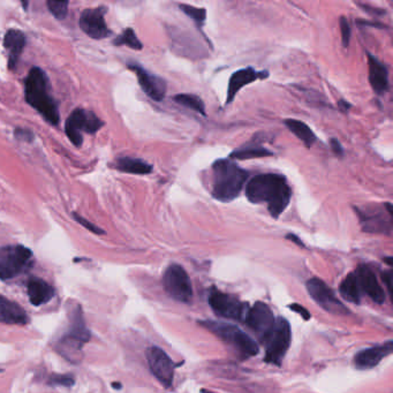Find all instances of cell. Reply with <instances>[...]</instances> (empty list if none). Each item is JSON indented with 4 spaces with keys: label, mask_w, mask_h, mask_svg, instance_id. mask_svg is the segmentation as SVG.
I'll return each mask as SVG.
<instances>
[{
    "label": "cell",
    "mask_w": 393,
    "mask_h": 393,
    "mask_svg": "<svg viewBox=\"0 0 393 393\" xmlns=\"http://www.w3.org/2000/svg\"><path fill=\"white\" fill-rule=\"evenodd\" d=\"M246 196L251 203H266L272 218H278L291 202L292 190L284 175L263 173L246 185Z\"/></svg>",
    "instance_id": "1"
},
{
    "label": "cell",
    "mask_w": 393,
    "mask_h": 393,
    "mask_svg": "<svg viewBox=\"0 0 393 393\" xmlns=\"http://www.w3.org/2000/svg\"><path fill=\"white\" fill-rule=\"evenodd\" d=\"M26 101L36 110L49 124L57 126L60 121L58 104L50 94V84L43 69L33 67L30 69L25 84Z\"/></svg>",
    "instance_id": "2"
},
{
    "label": "cell",
    "mask_w": 393,
    "mask_h": 393,
    "mask_svg": "<svg viewBox=\"0 0 393 393\" xmlns=\"http://www.w3.org/2000/svg\"><path fill=\"white\" fill-rule=\"evenodd\" d=\"M248 172L233 160H219L212 165V196L220 202L236 200L247 182Z\"/></svg>",
    "instance_id": "3"
},
{
    "label": "cell",
    "mask_w": 393,
    "mask_h": 393,
    "mask_svg": "<svg viewBox=\"0 0 393 393\" xmlns=\"http://www.w3.org/2000/svg\"><path fill=\"white\" fill-rule=\"evenodd\" d=\"M201 325H204V328L210 330L219 339H222L223 342L234 348L242 359L255 357L259 353V346L255 340H253L247 333H244L236 325L212 320L201 322Z\"/></svg>",
    "instance_id": "4"
},
{
    "label": "cell",
    "mask_w": 393,
    "mask_h": 393,
    "mask_svg": "<svg viewBox=\"0 0 393 393\" xmlns=\"http://www.w3.org/2000/svg\"><path fill=\"white\" fill-rule=\"evenodd\" d=\"M33 251L22 244L0 247V279L10 281L33 266Z\"/></svg>",
    "instance_id": "5"
},
{
    "label": "cell",
    "mask_w": 393,
    "mask_h": 393,
    "mask_svg": "<svg viewBox=\"0 0 393 393\" xmlns=\"http://www.w3.org/2000/svg\"><path fill=\"white\" fill-rule=\"evenodd\" d=\"M362 229L368 233L386 234L392 232V204L388 202L384 207L379 205L355 207Z\"/></svg>",
    "instance_id": "6"
},
{
    "label": "cell",
    "mask_w": 393,
    "mask_h": 393,
    "mask_svg": "<svg viewBox=\"0 0 393 393\" xmlns=\"http://www.w3.org/2000/svg\"><path fill=\"white\" fill-rule=\"evenodd\" d=\"M103 121L95 113L84 109L74 110L66 121L65 133L75 147L82 146L84 133L95 134L103 126Z\"/></svg>",
    "instance_id": "7"
},
{
    "label": "cell",
    "mask_w": 393,
    "mask_h": 393,
    "mask_svg": "<svg viewBox=\"0 0 393 393\" xmlns=\"http://www.w3.org/2000/svg\"><path fill=\"white\" fill-rule=\"evenodd\" d=\"M291 327L284 317L276 320L272 332L266 339V362L281 366L291 345Z\"/></svg>",
    "instance_id": "8"
},
{
    "label": "cell",
    "mask_w": 393,
    "mask_h": 393,
    "mask_svg": "<svg viewBox=\"0 0 393 393\" xmlns=\"http://www.w3.org/2000/svg\"><path fill=\"white\" fill-rule=\"evenodd\" d=\"M165 291L175 301L190 303L193 299V288L186 270L179 264H171L163 277Z\"/></svg>",
    "instance_id": "9"
},
{
    "label": "cell",
    "mask_w": 393,
    "mask_h": 393,
    "mask_svg": "<svg viewBox=\"0 0 393 393\" xmlns=\"http://www.w3.org/2000/svg\"><path fill=\"white\" fill-rule=\"evenodd\" d=\"M307 291L314 301L325 312L338 316H346L347 314H350L345 305L335 296L331 288L320 278H312L307 281Z\"/></svg>",
    "instance_id": "10"
},
{
    "label": "cell",
    "mask_w": 393,
    "mask_h": 393,
    "mask_svg": "<svg viewBox=\"0 0 393 393\" xmlns=\"http://www.w3.org/2000/svg\"><path fill=\"white\" fill-rule=\"evenodd\" d=\"M244 322L251 331L255 332L261 342H266L275 328L276 318L268 305L256 303L251 309H248Z\"/></svg>",
    "instance_id": "11"
},
{
    "label": "cell",
    "mask_w": 393,
    "mask_h": 393,
    "mask_svg": "<svg viewBox=\"0 0 393 393\" xmlns=\"http://www.w3.org/2000/svg\"><path fill=\"white\" fill-rule=\"evenodd\" d=\"M209 305L217 316L229 320H244L248 307L233 295L226 294L220 291L212 292L209 296Z\"/></svg>",
    "instance_id": "12"
},
{
    "label": "cell",
    "mask_w": 393,
    "mask_h": 393,
    "mask_svg": "<svg viewBox=\"0 0 393 393\" xmlns=\"http://www.w3.org/2000/svg\"><path fill=\"white\" fill-rule=\"evenodd\" d=\"M147 360L150 372H153L157 381L165 388H171L175 379V366L166 352L157 346H153L147 351Z\"/></svg>",
    "instance_id": "13"
},
{
    "label": "cell",
    "mask_w": 393,
    "mask_h": 393,
    "mask_svg": "<svg viewBox=\"0 0 393 393\" xmlns=\"http://www.w3.org/2000/svg\"><path fill=\"white\" fill-rule=\"evenodd\" d=\"M107 8L99 6L95 8H87L80 15V28L84 33L94 40H103L111 35L105 21Z\"/></svg>",
    "instance_id": "14"
},
{
    "label": "cell",
    "mask_w": 393,
    "mask_h": 393,
    "mask_svg": "<svg viewBox=\"0 0 393 393\" xmlns=\"http://www.w3.org/2000/svg\"><path fill=\"white\" fill-rule=\"evenodd\" d=\"M128 68L131 69L136 74L138 84L142 88V90L148 97L156 102H162L165 99L166 82L162 77L150 73L149 71H147L146 68H143L142 66L135 62H128Z\"/></svg>",
    "instance_id": "15"
},
{
    "label": "cell",
    "mask_w": 393,
    "mask_h": 393,
    "mask_svg": "<svg viewBox=\"0 0 393 393\" xmlns=\"http://www.w3.org/2000/svg\"><path fill=\"white\" fill-rule=\"evenodd\" d=\"M268 77H269V72L256 71L253 67L239 69L237 72H234L232 77H229L227 96H226V105H229L231 103L233 102L234 97L244 86H248L251 82H255L257 80H264Z\"/></svg>",
    "instance_id": "16"
},
{
    "label": "cell",
    "mask_w": 393,
    "mask_h": 393,
    "mask_svg": "<svg viewBox=\"0 0 393 393\" xmlns=\"http://www.w3.org/2000/svg\"><path fill=\"white\" fill-rule=\"evenodd\" d=\"M357 277V281L360 284L362 294H367L372 301L379 305L385 303V292L379 284V279L375 272L368 266H361L354 271Z\"/></svg>",
    "instance_id": "17"
},
{
    "label": "cell",
    "mask_w": 393,
    "mask_h": 393,
    "mask_svg": "<svg viewBox=\"0 0 393 393\" xmlns=\"http://www.w3.org/2000/svg\"><path fill=\"white\" fill-rule=\"evenodd\" d=\"M392 340L383 345L372 346L366 350H362L354 357V366L360 370H368L377 367L384 357H389L392 353Z\"/></svg>",
    "instance_id": "18"
},
{
    "label": "cell",
    "mask_w": 393,
    "mask_h": 393,
    "mask_svg": "<svg viewBox=\"0 0 393 393\" xmlns=\"http://www.w3.org/2000/svg\"><path fill=\"white\" fill-rule=\"evenodd\" d=\"M369 64V82L372 90L379 96L384 95L389 89V71L383 62H379L375 55L368 53Z\"/></svg>",
    "instance_id": "19"
},
{
    "label": "cell",
    "mask_w": 393,
    "mask_h": 393,
    "mask_svg": "<svg viewBox=\"0 0 393 393\" xmlns=\"http://www.w3.org/2000/svg\"><path fill=\"white\" fill-rule=\"evenodd\" d=\"M29 322L26 310L20 305L0 294V323L25 325Z\"/></svg>",
    "instance_id": "20"
},
{
    "label": "cell",
    "mask_w": 393,
    "mask_h": 393,
    "mask_svg": "<svg viewBox=\"0 0 393 393\" xmlns=\"http://www.w3.org/2000/svg\"><path fill=\"white\" fill-rule=\"evenodd\" d=\"M27 293L29 296V301L33 306L40 307L44 303H49L55 296V288L47 281L31 277L27 284Z\"/></svg>",
    "instance_id": "21"
},
{
    "label": "cell",
    "mask_w": 393,
    "mask_h": 393,
    "mask_svg": "<svg viewBox=\"0 0 393 393\" xmlns=\"http://www.w3.org/2000/svg\"><path fill=\"white\" fill-rule=\"evenodd\" d=\"M69 330L66 337L77 340L84 345L86 342L90 340V332L86 327L84 313L79 305H75L73 308H71L69 312Z\"/></svg>",
    "instance_id": "22"
},
{
    "label": "cell",
    "mask_w": 393,
    "mask_h": 393,
    "mask_svg": "<svg viewBox=\"0 0 393 393\" xmlns=\"http://www.w3.org/2000/svg\"><path fill=\"white\" fill-rule=\"evenodd\" d=\"M26 45V35L21 30L10 29L4 37V47L8 55V67L14 69Z\"/></svg>",
    "instance_id": "23"
},
{
    "label": "cell",
    "mask_w": 393,
    "mask_h": 393,
    "mask_svg": "<svg viewBox=\"0 0 393 393\" xmlns=\"http://www.w3.org/2000/svg\"><path fill=\"white\" fill-rule=\"evenodd\" d=\"M113 168L118 171L131 175H149L153 172V165L148 164L147 162L133 157H121L116 160Z\"/></svg>",
    "instance_id": "24"
},
{
    "label": "cell",
    "mask_w": 393,
    "mask_h": 393,
    "mask_svg": "<svg viewBox=\"0 0 393 393\" xmlns=\"http://www.w3.org/2000/svg\"><path fill=\"white\" fill-rule=\"evenodd\" d=\"M339 292H340L342 298L347 300L348 303H361L362 291H361L360 284H359L355 272L350 273L348 276L346 277L345 279L342 281V285H340Z\"/></svg>",
    "instance_id": "25"
},
{
    "label": "cell",
    "mask_w": 393,
    "mask_h": 393,
    "mask_svg": "<svg viewBox=\"0 0 393 393\" xmlns=\"http://www.w3.org/2000/svg\"><path fill=\"white\" fill-rule=\"evenodd\" d=\"M285 125L299 140H301L305 143L307 148L313 147L314 143L316 142V135L312 131V128L308 125L305 124L303 121H296V119H286Z\"/></svg>",
    "instance_id": "26"
},
{
    "label": "cell",
    "mask_w": 393,
    "mask_h": 393,
    "mask_svg": "<svg viewBox=\"0 0 393 393\" xmlns=\"http://www.w3.org/2000/svg\"><path fill=\"white\" fill-rule=\"evenodd\" d=\"M272 156V153L269 150L259 146H248L246 148L236 150L234 153H231L229 160H253V158H262V157Z\"/></svg>",
    "instance_id": "27"
},
{
    "label": "cell",
    "mask_w": 393,
    "mask_h": 393,
    "mask_svg": "<svg viewBox=\"0 0 393 393\" xmlns=\"http://www.w3.org/2000/svg\"><path fill=\"white\" fill-rule=\"evenodd\" d=\"M175 102L179 105L185 106L188 109L194 110L195 112L201 113L205 116V105H204L203 101L195 95H190V94H179L175 96Z\"/></svg>",
    "instance_id": "28"
},
{
    "label": "cell",
    "mask_w": 393,
    "mask_h": 393,
    "mask_svg": "<svg viewBox=\"0 0 393 393\" xmlns=\"http://www.w3.org/2000/svg\"><path fill=\"white\" fill-rule=\"evenodd\" d=\"M114 45H127L128 48L133 49V50H142L143 45L141 40H138L136 34L131 28H127L124 30V33L119 35V36L113 40Z\"/></svg>",
    "instance_id": "29"
},
{
    "label": "cell",
    "mask_w": 393,
    "mask_h": 393,
    "mask_svg": "<svg viewBox=\"0 0 393 393\" xmlns=\"http://www.w3.org/2000/svg\"><path fill=\"white\" fill-rule=\"evenodd\" d=\"M179 8L187 16H190L192 20H193L195 23H196L197 27H202L204 25V22L207 20V11L205 8H195V6H192V5L180 4Z\"/></svg>",
    "instance_id": "30"
},
{
    "label": "cell",
    "mask_w": 393,
    "mask_h": 393,
    "mask_svg": "<svg viewBox=\"0 0 393 393\" xmlns=\"http://www.w3.org/2000/svg\"><path fill=\"white\" fill-rule=\"evenodd\" d=\"M49 10L51 12V14L58 20H64L68 12V3L67 1H53V0H49L48 3Z\"/></svg>",
    "instance_id": "31"
},
{
    "label": "cell",
    "mask_w": 393,
    "mask_h": 393,
    "mask_svg": "<svg viewBox=\"0 0 393 393\" xmlns=\"http://www.w3.org/2000/svg\"><path fill=\"white\" fill-rule=\"evenodd\" d=\"M339 26H340V31H342V45H344V48H348V45H350L351 34H352L350 22H348V20H347L345 16H342L340 21H339Z\"/></svg>",
    "instance_id": "32"
},
{
    "label": "cell",
    "mask_w": 393,
    "mask_h": 393,
    "mask_svg": "<svg viewBox=\"0 0 393 393\" xmlns=\"http://www.w3.org/2000/svg\"><path fill=\"white\" fill-rule=\"evenodd\" d=\"M49 382L52 385H57V386H67V388H71V386L74 385V381L73 376L71 375H60V374H55V375H52L49 379Z\"/></svg>",
    "instance_id": "33"
},
{
    "label": "cell",
    "mask_w": 393,
    "mask_h": 393,
    "mask_svg": "<svg viewBox=\"0 0 393 393\" xmlns=\"http://www.w3.org/2000/svg\"><path fill=\"white\" fill-rule=\"evenodd\" d=\"M73 217L74 219H75V220H77V222L79 223V224H80V225L84 226V227H86V229H87L88 231H90V232H92V233L95 234L105 233V232H104V229H99V227H97V226L94 225V224H91V223L89 222V220H87V219L84 218V217H81L80 215H77V212H73Z\"/></svg>",
    "instance_id": "34"
},
{
    "label": "cell",
    "mask_w": 393,
    "mask_h": 393,
    "mask_svg": "<svg viewBox=\"0 0 393 393\" xmlns=\"http://www.w3.org/2000/svg\"><path fill=\"white\" fill-rule=\"evenodd\" d=\"M14 134L15 138L22 142H33L34 138H35L33 131L25 129V128H16Z\"/></svg>",
    "instance_id": "35"
},
{
    "label": "cell",
    "mask_w": 393,
    "mask_h": 393,
    "mask_svg": "<svg viewBox=\"0 0 393 393\" xmlns=\"http://www.w3.org/2000/svg\"><path fill=\"white\" fill-rule=\"evenodd\" d=\"M290 308H291L292 312L299 314L305 320H310V317H312L309 312H308L305 307L300 306L298 303H293V305L290 306Z\"/></svg>",
    "instance_id": "36"
},
{
    "label": "cell",
    "mask_w": 393,
    "mask_h": 393,
    "mask_svg": "<svg viewBox=\"0 0 393 393\" xmlns=\"http://www.w3.org/2000/svg\"><path fill=\"white\" fill-rule=\"evenodd\" d=\"M383 281H385L386 288H388V291H389L390 294H392V286H391V283H392V271H386V272L383 273Z\"/></svg>",
    "instance_id": "37"
},
{
    "label": "cell",
    "mask_w": 393,
    "mask_h": 393,
    "mask_svg": "<svg viewBox=\"0 0 393 393\" xmlns=\"http://www.w3.org/2000/svg\"><path fill=\"white\" fill-rule=\"evenodd\" d=\"M331 148L333 151H335V155L338 156H344V149H342V144L339 141H337L335 138H332L331 140Z\"/></svg>",
    "instance_id": "38"
},
{
    "label": "cell",
    "mask_w": 393,
    "mask_h": 393,
    "mask_svg": "<svg viewBox=\"0 0 393 393\" xmlns=\"http://www.w3.org/2000/svg\"><path fill=\"white\" fill-rule=\"evenodd\" d=\"M288 239H291L292 241H293V242H295V244H298L299 246H303V241H300L299 240V238L295 237L294 234H288Z\"/></svg>",
    "instance_id": "39"
},
{
    "label": "cell",
    "mask_w": 393,
    "mask_h": 393,
    "mask_svg": "<svg viewBox=\"0 0 393 393\" xmlns=\"http://www.w3.org/2000/svg\"><path fill=\"white\" fill-rule=\"evenodd\" d=\"M112 388H114V389H121V384H117V383H112Z\"/></svg>",
    "instance_id": "40"
}]
</instances>
